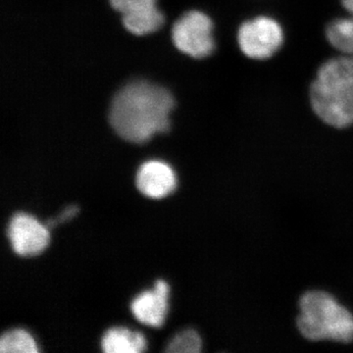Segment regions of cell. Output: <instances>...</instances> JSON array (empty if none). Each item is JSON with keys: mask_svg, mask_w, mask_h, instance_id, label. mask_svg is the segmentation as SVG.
I'll use <instances>...</instances> for the list:
<instances>
[{"mask_svg": "<svg viewBox=\"0 0 353 353\" xmlns=\"http://www.w3.org/2000/svg\"><path fill=\"white\" fill-rule=\"evenodd\" d=\"M173 97L166 88L137 81L114 97L109 121L114 131L130 143H143L170 128Z\"/></svg>", "mask_w": 353, "mask_h": 353, "instance_id": "cell-1", "label": "cell"}, {"mask_svg": "<svg viewBox=\"0 0 353 353\" xmlns=\"http://www.w3.org/2000/svg\"><path fill=\"white\" fill-rule=\"evenodd\" d=\"M316 115L334 128L353 124V57L343 54L321 65L310 88Z\"/></svg>", "mask_w": 353, "mask_h": 353, "instance_id": "cell-2", "label": "cell"}, {"mask_svg": "<svg viewBox=\"0 0 353 353\" xmlns=\"http://www.w3.org/2000/svg\"><path fill=\"white\" fill-rule=\"evenodd\" d=\"M297 327L309 341H353V316L334 296L321 290L306 292L299 301Z\"/></svg>", "mask_w": 353, "mask_h": 353, "instance_id": "cell-3", "label": "cell"}, {"mask_svg": "<svg viewBox=\"0 0 353 353\" xmlns=\"http://www.w3.org/2000/svg\"><path fill=\"white\" fill-rule=\"evenodd\" d=\"M172 39L181 52L196 59L208 57L215 48L212 21L201 11L185 13L174 24Z\"/></svg>", "mask_w": 353, "mask_h": 353, "instance_id": "cell-4", "label": "cell"}, {"mask_svg": "<svg viewBox=\"0 0 353 353\" xmlns=\"http://www.w3.org/2000/svg\"><path fill=\"white\" fill-rule=\"evenodd\" d=\"M238 43L245 57L264 60L280 50L284 43V32L277 21L261 16L241 26Z\"/></svg>", "mask_w": 353, "mask_h": 353, "instance_id": "cell-5", "label": "cell"}, {"mask_svg": "<svg viewBox=\"0 0 353 353\" xmlns=\"http://www.w3.org/2000/svg\"><path fill=\"white\" fill-rule=\"evenodd\" d=\"M7 234L14 252L20 256L39 255L50 243L48 228L26 213L13 216Z\"/></svg>", "mask_w": 353, "mask_h": 353, "instance_id": "cell-6", "label": "cell"}, {"mask_svg": "<svg viewBox=\"0 0 353 353\" xmlns=\"http://www.w3.org/2000/svg\"><path fill=\"white\" fill-rule=\"evenodd\" d=\"M110 3L122 14L125 28L136 36L152 34L163 25L164 16L158 10L157 0H110Z\"/></svg>", "mask_w": 353, "mask_h": 353, "instance_id": "cell-7", "label": "cell"}, {"mask_svg": "<svg viewBox=\"0 0 353 353\" xmlns=\"http://www.w3.org/2000/svg\"><path fill=\"white\" fill-rule=\"evenodd\" d=\"M169 287L164 281H157L152 290L141 292L132 301V314L146 326L161 327L168 308Z\"/></svg>", "mask_w": 353, "mask_h": 353, "instance_id": "cell-8", "label": "cell"}, {"mask_svg": "<svg viewBox=\"0 0 353 353\" xmlns=\"http://www.w3.org/2000/svg\"><path fill=\"white\" fill-rule=\"evenodd\" d=\"M176 176L173 169L164 162H145L137 174V187L141 194L150 199H162L170 194L176 188Z\"/></svg>", "mask_w": 353, "mask_h": 353, "instance_id": "cell-9", "label": "cell"}, {"mask_svg": "<svg viewBox=\"0 0 353 353\" xmlns=\"http://www.w3.org/2000/svg\"><path fill=\"white\" fill-rule=\"evenodd\" d=\"M106 353H141L146 350L145 336L126 328L109 329L101 340Z\"/></svg>", "mask_w": 353, "mask_h": 353, "instance_id": "cell-10", "label": "cell"}, {"mask_svg": "<svg viewBox=\"0 0 353 353\" xmlns=\"http://www.w3.org/2000/svg\"><path fill=\"white\" fill-rule=\"evenodd\" d=\"M327 39L336 50L353 57V19L340 18L330 23L326 30Z\"/></svg>", "mask_w": 353, "mask_h": 353, "instance_id": "cell-11", "label": "cell"}, {"mask_svg": "<svg viewBox=\"0 0 353 353\" xmlns=\"http://www.w3.org/2000/svg\"><path fill=\"white\" fill-rule=\"evenodd\" d=\"M0 352L3 353H37L36 341L22 329L6 332L0 339Z\"/></svg>", "mask_w": 353, "mask_h": 353, "instance_id": "cell-12", "label": "cell"}, {"mask_svg": "<svg viewBox=\"0 0 353 353\" xmlns=\"http://www.w3.org/2000/svg\"><path fill=\"white\" fill-rule=\"evenodd\" d=\"M202 341L196 331L185 330L176 334L167 345L165 352L170 353H199L201 352Z\"/></svg>", "mask_w": 353, "mask_h": 353, "instance_id": "cell-13", "label": "cell"}, {"mask_svg": "<svg viewBox=\"0 0 353 353\" xmlns=\"http://www.w3.org/2000/svg\"><path fill=\"white\" fill-rule=\"evenodd\" d=\"M79 208L75 205L69 206L68 208L65 209L63 213L57 218V219L51 221L50 223H48L46 225V227L50 228L53 226V225L57 224V223H62L65 222V221L72 219L78 213Z\"/></svg>", "mask_w": 353, "mask_h": 353, "instance_id": "cell-14", "label": "cell"}, {"mask_svg": "<svg viewBox=\"0 0 353 353\" xmlns=\"http://www.w3.org/2000/svg\"><path fill=\"white\" fill-rule=\"evenodd\" d=\"M343 8L347 11L350 14V17L353 19V0H341Z\"/></svg>", "mask_w": 353, "mask_h": 353, "instance_id": "cell-15", "label": "cell"}]
</instances>
